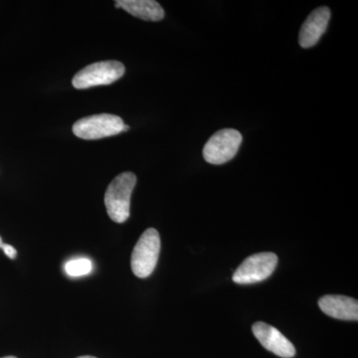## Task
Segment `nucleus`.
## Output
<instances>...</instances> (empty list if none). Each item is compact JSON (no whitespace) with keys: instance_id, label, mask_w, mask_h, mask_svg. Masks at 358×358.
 Wrapping results in <instances>:
<instances>
[{"instance_id":"nucleus-4","label":"nucleus","mask_w":358,"mask_h":358,"mask_svg":"<svg viewBox=\"0 0 358 358\" xmlns=\"http://www.w3.org/2000/svg\"><path fill=\"white\" fill-rule=\"evenodd\" d=\"M124 121L115 115H89L75 122L73 133L82 140H100L122 133Z\"/></svg>"},{"instance_id":"nucleus-2","label":"nucleus","mask_w":358,"mask_h":358,"mask_svg":"<svg viewBox=\"0 0 358 358\" xmlns=\"http://www.w3.org/2000/svg\"><path fill=\"white\" fill-rule=\"evenodd\" d=\"M160 245L159 234L155 228L143 233L131 254V270L136 277L145 279L152 274L159 261Z\"/></svg>"},{"instance_id":"nucleus-10","label":"nucleus","mask_w":358,"mask_h":358,"mask_svg":"<svg viewBox=\"0 0 358 358\" xmlns=\"http://www.w3.org/2000/svg\"><path fill=\"white\" fill-rule=\"evenodd\" d=\"M117 8H122L145 21H160L164 17V10L155 0H117L115 2Z\"/></svg>"},{"instance_id":"nucleus-1","label":"nucleus","mask_w":358,"mask_h":358,"mask_svg":"<svg viewBox=\"0 0 358 358\" xmlns=\"http://www.w3.org/2000/svg\"><path fill=\"white\" fill-rule=\"evenodd\" d=\"M136 185V176L133 173H124L108 186L105 193V205L110 218L115 223H124L131 214V197Z\"/></svg>"},{"instance_id":"nucleus-9","label":"nucleus","mask_w":358,"mask_h":358,"mask_svg":"<svg viewBox=\"0 0 358 358\" xmlns=\"http://www.w3.org/2000/svg\"><path fill=\"white\" fill-rule=\"evenodd\" d=\"M319 307L322 313L334 319L358 320V301L350 296L327 294L320 299Z\"/></svg>"},{"instance_id":"nucleus-11","label":"nucleus","mask_w":358,"mask_h":358,"mask_svg":"<svg viewBox=\"0 0 358 358\" xmlns=\"http://www.w3.org/2000/svg\"><path fill=\"white\" fill-rule=\"evenodd\" d=\"M93 268V262L88 258L72 259L65 264L66 274L72 278L91 274Z\"/></svg>"},{"instance_id":"nucleus-8","label":"nucleus","mask_w":358,"mask_h":358,"mask_svg":"<svg viewBox=\"0 0 358 358\" xmlns=\"http://www.w3.org/2000/svg\"><path fill=\"white\" fill-rule=\"evenodd\" d=\"M331 20L329 7L322 6L313 10L301 26L299 42L303 48H310L320 41L326 32Z\"/></svg>"},{"instance_id":"nucleus-12","label":"nucleus","mask_w":358,"mask_h":358,"mask_svg":"<svg viewBox=\"0 0 358 358\" xmlns=\"http://www.w3.org/2000/svg\"><path fill=\"white\" fill-rule=\"evenodd\" d=\"M1 248L8 258L15 259L16 256H17V251H16L15 248L11 246V245L2 244Z\"/></svg>"},{"instance_id":"nucleus-7","label":"nucleus","mask_w":358,"mask_h":358,"mask_svg":"<svg viewBox=\"0 0 358 358\" xmlns=\"http://www.w3.org/2000/svg\"><path fill=\"white\" fill-rule=\"evenodd\" d=\"M252 331L263 348L277 357L292 358L296 355L293 343L275 327L266 322H257L252 327Z\"/></svg>"},{"instance_id":"nucleus-14","label":"nucleus","mask_w":358,"mask_h":358,"mask_svg":"<svg viewBox=\"0 0 358 358\" xmlns=\"http://www.w3.org/2000/svg\"><path fill=\"white\" fill-rule=\"evenodd\" d=\"M77 358H96V357H90V355H86V357H77Z\"/></svg>"},{"instance_id":"nucleus-5","label":"nucleus","mask_w":358,"mask_h":358,"mask_svg":"<svg viewBox=\"0 0 358 358\" xmlns=\"http://www.w3.org/2000/svg\"><path fill=\"white\" fill-rule=\"evenodd\" d=\"M242 141L241 134L236 129H225L216 131L205 143L204 159L215 166L226 164L234 159Z\"/></svg>"},{"instance_id":"nucleus-3","label":"nucleus","mask_w":358,"mask_h":358,"mask_svg":"<svg viewBox=\"0 0 358 358\" xmlns=\"http://www.w3.org/2000/svg\"><path fill=\"white\" fill-rule=\"evenodd\" d=\"M126 69L117 61H103L87 66L73 78L74 88L84 90L92 87L110 85L121 79Z\"/></svg>"},{"instance_id":"nucleus-16","label":"nucleus","mask_w":358,"mask_h":358,"mask_svg":"<svg viewBox=\"0 0 358 358\" xmlns=\"http://www.w3.org/2000/svg\"><path fill=\"white\" fill-rule=\"evenodd\" d=\"M2 358H17V357H2Z\"/></svg>"},{"instance_id":"nucleus-13","label":"nucleus","mask_w":358,"mask_h":358,"mask_svg":"<svg viewBox=\"0 0 358 358\" xmlns=\"http://www.w3.org/2000/svg\"><path fill=\"white\" fill-rule=\"evenodd\" d=\"M129 127L127 126V124H124V129H122V131H129Z\"/></svg>"},{"instance_id":"nucleus-6","label":"nucleus","mask_w":358,"mask_h":358,"mask_svg":"<svg viewBox=\"0 0 358 358\" xmlns=\"http://www.w3.org/2000/svg\"><path fill=\"white\" fill-rule=\"evenodd\" d=\"M278 256L272 252L254 254L245 259L233 275V282L238 285L256 284L267 280L275 272Z\"/></svg>"},{"instance_id":"nucleus-15","label":"nucleus","mask_w":358,"mask_h":358,"mask_svg":"<svg viewBox=\"0 0 358 358\" xmlns=\"http://www.w3.org/2000/svg\"><path fill=\"white\" fill-rule=\"evenodd\" d=\"M2 240H1V237H0V248H1V246H2Z\"/></svg>"}]
</instances>
